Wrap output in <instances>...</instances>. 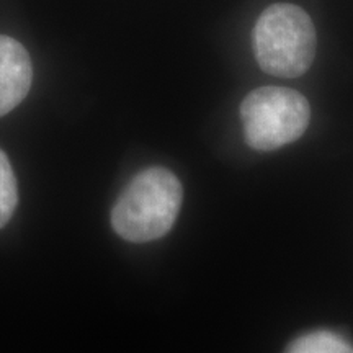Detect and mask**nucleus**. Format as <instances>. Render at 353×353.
I'll list each match as a JSON object with an SVG mask.
<instances>
[{
    "instance_id": "f257e3e1",
    "label": "nucleus",
    "mask_w": 353,
    "mask_h": 353,
    "mask_svg": "<svg viewBox=\"0 0 353 353\" xmlns=\"http://www.w3.org/2000/svg\"><path fill=\"white\" fill-rule=\"evenodd\" d=\"M183 188L174 172L149 167L131 179L112 210V226L128 242H151L164 237L175 224Z\"/></svg>"
},
{
    "instance_id": "f03ea898",
    "label": "nucleus",
    "mask_w": 353,
    "mask_h": 353,
    "mask_svg": "<svg viewBox=\"0 0 353 353\" xmlns=\"http://www.w3.org/2000/svg\"><path fill=\"white\" fill-rule=\"evenodd\" d=\"M316 28L294 3H273L260 13L252 30V48L263 72L281 79L306 74L316 56Z\"/></svg>"
},
{
    "instance_id": "7ed1b4c3",
    "label": "nucleus",
    "mask_w": 353,
    "mask_h": 353,
    "mask_svg": "<svg viewBox=\"0 0 353 353\" xmlns=\"http://www.w3.org/2000/svg\"><path fill=\"white\" fill-rule=\"evenodd\" d=\"M239 113L245 143L262 152L294 143L311 123L306 97L286 87L255 88L242 100Z\"/></svg>"
},
{
    "instance_id": "20e7f679",
    "label": "nucleus",
    "mask_w": 353,
    "mask_h": 353,
    "mask_svg": "<svg viewBox=\"0 0 353 353\" xmlns=\"http://www.w3.org/2000/svg\"><path fill=\"white\" fill-rule=\"evenodd\" d=\"M33 82V65L21 43L0 34V117L19 107Z\"/></svg>"
},
{
    "instance_id": "39448f33",
    "label": "nucleus",
    "mask_w": 353,
    "mask_h": 353,
    "mask_svg": "<svg viewBox=\"0 0 353 353\" xmlns=\"http://www.w3.org/2000/svg\"><path fill=\"white\" fill-rule=\"evenodd\" d=\"M285 353H353V345L332 330H312L294 339Z\"/></svg>"
},
{
    "instance_id": "423d86ee",
    "label": "nucleus",
    "mask_w": 353,
    "mask_h": 353,
    "mask_svg": "<svg viewBox=\"0 0 353 353\" xmlns=\"http://www.w3.org/2000/svg\"><path fill=\"white\" fill-rule=\"evenodd\" d=\"M19 205V183L7 154L0 149V229L15 213Z\"/></svg>"
}]
</instances>
